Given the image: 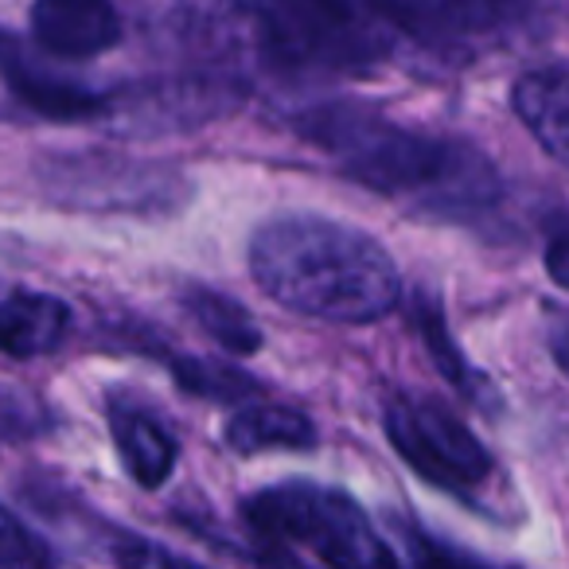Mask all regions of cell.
<instances>
[{"label":"cell","mask_w":569,"mask_h":569,"mask_svg":"<svg viewBox=\"0 0 569 569\" xmlns=\"http://www.w3.org/2000/svg\"><path fill=\"white\" fill-rule=\"evenodd\" d=\"M297 137L336 160L348 180L379 196L410 199L441 219H472L499 199V172L480 149L457 137L406 129L359 102H317L293 118Z\"/></svg>","instance_id":"6da1fadb"},{"label":"cell","mask_w":569,"mask_h":569,"mask_svg":"<svg viewBox=\"0 0 569 569\" xmlns=\"http://www.w3.org/2000/svg\"><path fill=\"white\" fill-rule=\"evenodd\" d=\"M250 273L281 309L336 325H371L402 301L387 246L348 222L281 214L253 230Z\"/></svg>","instance_id":"7a4b0ae2"},{"label":"cell","mask_w":569,"mask_h":569,"mask_svg":"<svg viewBox=\"0 0 569 569\" xmlns=\"http://www.w3.org/2000/svg\"><path fill=\"white\" fill-rule=\"evenodd\" d=\"M242 519L277 566L402 569L363 507L340 488L309 480L261 488L242 503Z\"/></svg>","instance_id":"3957f363"},{"label":"cell","mask_w":569,"mask_h":569,"mask_svg":"<svg viewBox=\"0 0 569 569\" xmlns=\"http://www.w3.org/2000/svg\"><path fill=\"white\" fill-rule=\"evenodd\" d=\"M266 51L293 71H367L390 56L382 20L363 0H230Z\"/></svg>","instance_id":"277c9868"},{"label":"cell","mask_w":569,"mask_h":569,"mask_svg":"<svg viewBox=\"0 0 569 569\" xmlns=\"http://www.w3.org/2000/svg\"><path fill=\"white\" fill-rule=\"evenodd\" d=\"M43 196L82 214H141L164 219L188 207L191 180L172 164L121 152H59L36 168Z\"/></svg>","instance_id":"5b68a950"},{"label":"cell","mask_w":569,"mask_h":569,"mask_svg":"<svg viewBox=\"0 0 569 569\" xmlns=\"http://www.w3.org/2000/svg\"><path fill=\"white\" fill-rule=\"evenodd\" d=\"M387 437L395 452L433 488L483 507V491L496 480V460L476 433L449 410L421 398H395L387 406Z\"/></svg>","instance_id":"8992f818"},{"label":"cell","mask_w":569,"mask_h":569,"mask_svg":"<svg viewBox=\"0 0 569 569\" xmlns=\"http://www.w3.org/2000/svg\"><path fill=\"white\" fill-rule=\"evenodd\" d=\"M0 79L32 113L48 121H98L113 113V94L51 67L36 48L0 32Z\"/></svg>","instance_id":"52a82bcc"},{"label":"cell","mask_w":569,"mask_h":569,"mask_svg":"<svg viewBox=\"0 0 569 569\" xmlns=\"http://www.w3.org/2000/svg\"><path fill=\"white\" fill-rule=\"evenodd\" d=\"M387 28L413 36L426 48H476L503 20V0H363Z\"/></svg>","instance_id":"ba28073f"},{"label":"cell","mask_w":569,"mask_h":569,"mask_svg":"<svg viewBox=\"0 0 569 569\" xmlns=\"http://www.w3.org/2000/svg\"><path fill=\"white\" fill-rule=\"evenodd\" d=\"M32 36L51 59L87 63L121 43V17L113 0H36Z\"/></svg>","instance_id":"9c48e42d"},{"label":"cell","mask_w":569,"mask_h":569,"mask_svg":"<svg viewBox=\"0 0 569 569\" xmlns=\"http://www.w3.org/2000/svg\"><path fill=\"white\" fill-rule=\"evenodd\" d=\"M410 328L421 336V343H426V351L437 363V371L449 379V387L457 390L465 402H472L476 410H483V413L499 410V390L491 387L488 375L476 371V367L465 359V351L457 348V340H452V332H449V320H445L441 301H437L429 289H418V293L410 297Z\"/></svg>","instance_id":"30bf717a"},{"label":"cell","mask_w":569,"mask_h":569,"mask_svg":"<svg viewBox=\"0 0 569 569\" xmlns=\"http://www.w3.org/2000/svg\"><path fill=\"white\" fill-rule=\"evenodd\" d=\"M71 332V309L51 293H9L0 301V356L36 359L59 351Z\"/></svg>","instance_id":"8fae6325"},{"label":"cell","mask_w":569,"mask_h":569,"mask_svg":"<svg viewBox=\"0 0 569 569\" xmlns=\"http://www.w3.org/2000/svg\"><path fill=\"white\" fill-rule=\"evenodd\" d=\"M511 106L522 126L530 129V137H535L558 164L569 168V71L566 67L527 71L515 82Z\"/></svg>","instance_id":"7c38bea8"},{"label":"cell","mask_w":569,"mask_h":569,"mask_svg":"<svg viewBox=\"0 0 569 569\" xmlns=\"http://www.w3.org/2000/svg\"><path fill=\"white\" fill-rule=\"evenodd\" d=\"M106 418H110L113 445H118V457H121V465L129 468V476L149 491L168 483V476H172V468H176V457H180L176 437L168 433L152 413L137 410V406H126V402H110Z\"/></svg>","instance_id":"4fadbf2b"},{"label":"cell","mask_w":569,"mask_h":569,"mask_svg":"<svg viewBox=\"0 0 569 569\" xmlns=\"http://www.w3.org/2000/svg\"><path fill=\"white\" fill-rule=\"evenodd\" d=\"M222 437L242 457H253V452H305L317 445V426L289 406H246V410L230 413Z\"/></svg>","instance_id":"5bb4252c"},{"label":"cell","mask_w":569,"mask_h":569,"mask_svg":"<svg viewBox=\"0 0 569 569\" xmlns=\"http://www.w3.org/2000/svg\"><path fill=\"white\" fill-rule=\"evenodd\" d=\"M183 309H188L191 320H196L222 351H230V356H253V351L266 343V336L253 325L250 312L238 301H230V297L214 293V289H203V284L188 289V293H183Z\"/></svg>","instance_id":"9a60e30c"},{"label":"cell","mask_w":569,"mask_h":569,"mask_svg":"<svg viewBox=\"0 0 569 569\" xmlns=\"http://www.w3.org/2000/svg\"><path fill=\"white\" fill-rule=\"evenodd\" d=\"M172 375L188 395L207 398V402L234 406V402H246V398H258V390H261L250 375L214 363V359H196V356L172 359Z\"/></svg>","instance_id":"2e32d148"},{"label":"cell","mask_w":569,"mask_h":569,"mask_svg":"<svg viewBox=\"0 0 569 569\" xmlns=\"http://www.w3.org/2000/svg\"><path fill=\"white\" fill-rule=\"evenodd\" d=\"M395 530L406 550H410L413 569H511L491 558H480V553L465 550V546H457V542H445L433 530H426L413 519H402V515H395Z\"/></svg>","instance_id":"e0dca14e"},{"label":"cell","mask_w":569,"mask_h":569,"mask_svg":"<svg viewBox=\"0 0 569 569\" xmlns=\"http://www.w3.org/2000/svg\"><path fill=\"white\" fill-rule=\"evenodd\" d=\"M0 569H56L51 546L0 503Z\"/></svg>","instance_id":"ac0fdd59"},{"label":"cell","mask_w":569,"mask_h":569,"mask_svg":"<svg viewBox=\"0 0 569 569\" xmlns=\"http://www.w3.org/2000/svg\"><path fill=\"white\" fill-rule=\"evenodd\" d=\"M48 429H51V413L40 398L20 387H0V441L4 445L36 441Z\"/></svg>","instance_id":"d6986e66"},{"label":"cell","mask_w":569,"mask_h":569,"mask_svg":"<svg viewBox=\"0 0 569 569\" xmlns=\"http://www.w3.org/2000/svg\"><path fill=\"white\" fill-rule=\"evenodd\" d=\"M542 261H546V273H550V281L569 293V227L553 230L550 242H546Z\"/></svg>","instance_id":"ffe728a7"},{"label":"cell","mask_w":569,"mask_h":569,"mask_svg":"<svg viewBox=\"0 0 569 569\" xmlns=\"http://www.w3.org/2000/svg\"><path fill=\"white\" fill-rule=\"evenodd\" d=\"M550 351H553V359H558V367L569 375V317L561 320L558 328H553V340H550Z\"/></svg>","instance_id":"44dd1931"}]
</instances>
